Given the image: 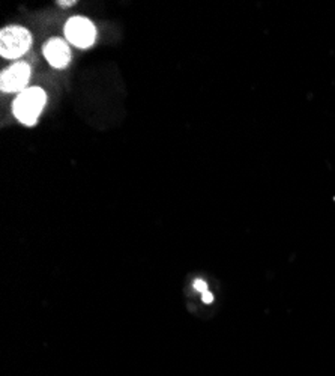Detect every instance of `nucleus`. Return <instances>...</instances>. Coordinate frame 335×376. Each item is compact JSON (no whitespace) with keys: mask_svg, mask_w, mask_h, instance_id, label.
<instances>
[{"mask_svg":"<svg viewBox=\"0 0 335 376\" xmlns=\"http://www.w3.org/2000/svg\"><path fill=\"white\" fill-rule=\"evenodd\" d=\"M32 45V35L26 27L9 26L0 33V53L5 59L21 57Z\"/></svg>","mask_w":335,"mask_h":376,"instance_id":"f03ea898","label":"nucleus"},{"mask_svg":"<svg viewBox=\"0 0 335 376\" xmlns=\"http://www.w3.org/2000/svg\"><path fill=\"white\" fill-rule=\"evenodd\" d=\"M74 3H75L74 0H69V2H57V5H60V6H65V8H66V6H72Z\"/></svg>","mask_w":335,"mask_h":376,"instance_id":"6e6552de","label":"nucleus"},{"mask_svg":"<svg viewBox=\"0 0 335 376\" xmlns=\"http://www.w3.org/2000/svg\"><path fill=\"white\" fill-rule=\"evenodd\" d=\"M30 80V67L26 62H17L6 68L0 76V88L3 92H18L26 91Z\"/></svg>","mask_w":335,"mask_h":376,"instance_id":"20e7f679","label":"nucleus"},{"mask_svg":"<svg viewBox=\"0 0 335 376\" xmlns=\"http://www.w3.org/2000/svg\"><path fill=\"white\" fill-rule=\"evenodd\" d=\"M44 56L48 64L57 70H63L71 62V50L66 41L60 38H51L44 45Z\"/></svg>","mask_w":335,"mask_h":376,"instance_id":"39448f33","label":"nucleus"},{"mask_svg":"<svg viewBox=\"0 0 335 376\" xmlns=\"http://www.w3.org/2000/svg\"><path fill=\"white\" fill-rule=\"evenodd\" d=\"M65 36L72 45L78 48H89L97 39V27L89 18L77 15L66 21Z\"/></svg>","mask_w":335,"mask_h":376,"instance_id":"7ed1b4c3","label":"nucleus"},{"mask_svg":"<svg viewBox=\"0 0 335 376\" xmlns=\"http://www.w3.org/2000/svg\"><path fill=\"white\" fill-rule=\"evenodd\" d=\"M47 95L41 88H27L15 98L12 104V111L15 117L27 127L36 123L42 108L45 107Z\"/></svg>","mask_w":335,"mask_h":376,"instance_id":"f257e3e1","label":"nucleus"},{"mask_svg":"<svg viewBox=\"0 0 335 376\" xmlns=\"http://www.w3.org/2000/svg\"><path fill=\"white\" fill-rule=\"evenodd\" d=\"M194 289L199 290L200 293H205L208 290V286H206V283L203 282V280H196L194 282Z\"/></svg>","mask_w":335,"mask_h":376,"instance_id":"423d86ee","label":"nucleus"},{"mask_svg":"<svg viewBox=\"0 0 335 376\" xmlns=\"http://www.w3.org/2000/svg\"><path fill=\"white\" fill-rule=\"evenodd\" d=\"M202 299H203V302L209 304V302H212V301H214V295H212L209 290H206L205 293H202Z\"/></svg>","mask_w":335,"mask_h":376,"instance_id":"0eeeda50","label":"nucleus"}]
</instances>
